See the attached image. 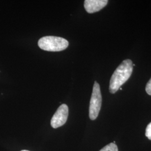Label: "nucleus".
<instances>
[{
	"label": "nucleus",
	"instance_id": "nucleus-6",
	"mask_svg": "<svg viewBox=\"0 0 151 151\" xmlns=\"http://www.w3.org/2000/svg\"><path fill=\"white\" fill-rule=\"evenodd\" d=\"M100 151H118V148L115 143H111L105 146Z\"/></svg>",
	"mask_w": 151,
	"mask_h": 151
},
{
	"label": "nucleus",
	"instance_id": "nucleus-7",
	"mask_svg": "<svg viewBox=\"0 0 151 151\" xmlns=\"http://www.w3.org/2000/svg\"><path fill=\"white\" fill-rule=\"evenodd\" d=\"M146 136L151 140V123L148 124L146 128Z\"/></svg>",
	"mask_w": 151,
	"mask_h": 151
},
{
	"label": "nucleus",
	"instance_id": "nucleus-3",
	"mask_svg": "<svg viewBox=\"0 0 151 151\" xmlns=\"http://www.w3.org/2000/svg\"><path fill=\"white\" fill-rule=\"evenodd\" d=\"M102 103V96L100 87L96 81L95 82L89 107V116L92 120L97 118L100 111Z\"/></svg>",
	"mask_w": 151,
	"mask_h": 151
},
{
	"label": "nucleus",
	"instance_id": "nucleus-9",
	"mask_svg": "<svg viewBox=\"0 0 151 151\" xmlns=\"http://www.w3.org/2000/svg\"><path fill=\"white\" fill-rule=\"evenodd\" d=\"M120 90H122V88L120 87Z\"/></svg>",
	"mask_w": 151,
	"mask_h": 151
},
{
	"label": "nucleus",
	"instance_id": "nucleus-1",
	"mask_svg": "<svg viewBox=\"0 0 151 151\" xmlns=\"http://www.w3.org/2000/svg\"><path fill=\"white\" fill-rule=\"evenodd\" d=\"M133 70V64L131 60H125L122 62L114 71L111 77L109 91L115 93L121 86L128 80Z\"/></svg>",
	"mask_w": 151,
	"mask_h": 151
},
{
	"label": "nucleus",
	"instance_id": "nucleus-10",
	"mask_svg": "<svg viewBox=\"0 0 151 151\" xmlns=\"http://www.w3.org/2000/svg\"><path fill=\"white\" fill-rule=\"evenodd\" d=\"M22 151H27V150H22Z\"/></svg>",
	"mask_w": 151,
	"mask_h": 151
},
{
	"label": "nucleus",
	"instance_id": "nucleus-8",
	"mask_svg": "<svg viewBox=\"0 0 151 151\" xmlns=\"http://www.w3.org/2000/svg\"><path fill=\"white\" fill-rule=\"evenodd\" d=\"M146 91L148 95H151V78L150 80V81L148 82V83H147L146 87Z\"/></svg>",
	"mask_w": 151,
	"mask_h": 151
},
{
	"label": "nucleus",
	"instance_id": "nucleus-5",
	"mask_svg": "<svg viewBox=\"0 0 151 151\" xmlns=\"http://www.w3.org/2000/svg\"><path fill=\"white\" fill-rule=\"evenodd\" d=\"M108 3V0H85L84 7L88 13L93 14L103 9Z\"/></svg>",
	"mask_w": 151,
	"mask_h": 151
},
{
	"label": "nucleus",
	"instance_id": "nucleus-4",
	"mask_svg": "<svg viewBox=\"0 0 151 151\" xmlns=\"http://www.w3.org/2000/svg\"><path fill=\"white\" fill-rule=\"evenodd\" d=\"M68 116V107L65 104L60 106L52 118L50 124L54 128H58L66 123Z\"/></svg>",
	"mask_w": 151,
	"mask_h": 151
},
{
	"label": "nucleus",
	"instance_id": "nucleus-2",
	"mask_svg": "<svg viewBox=\"0 0 151 151\" xmlns=\"http://www.w3.org/2000/svg\"><path fill=\"white\" fill-rule=\"evenodd\" d=\"M38 46L44 50L48 52H60L67 48L68 42L64 38L47 36L40 38L38 41Z\"/></svg>",
	"mask_w": 151,
	"mask_h": 151
}]
</instances>
